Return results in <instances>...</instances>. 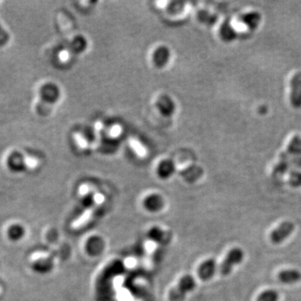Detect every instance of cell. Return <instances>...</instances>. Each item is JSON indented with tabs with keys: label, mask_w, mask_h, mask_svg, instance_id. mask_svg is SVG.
<instances>
[{
	"label": "cell",
	"mask_w": 301,
	"mask_h": 301,
	"mask_svg": "<svg viewBox=\"0 0 301 301\" xmlns=\"http://www.w3.org/2000/svg\"><path fill=\"white\" fill-rule=\"evenodd\" d=\"M35 158L27 157L20 152H13L8 156V168L14 172H22L37 165Z\"/></svg>",
	"instance_id": "obj_1"
},
{
	"label": "cell",
	"mask_w": 301,
	"mask_h": 301,
	"mask_svg": "<svg viewBox=\"0 0 301 301\" xmlns=\"http://www.w3.org/2000/svg\"><path fill=\"white\" fill-rule=\"evenodd\" d=\"M196 285L195 280L190 275H186L180 279L175 287L172 288L169 292V301H182L186 295L194 290Z\"/></svg>",
	"instance_id": "obj_2"
},
{
	"label": "cell",
	"mask_w": 301,
	"mask_h": 301,
	"mask_svg": "<svg viewBox=\"0 0 301 301\" xmlns=\"http://www.w3.org/2000/svg\"><path fill=\"white\" fill-rule=\"evenodd\" d=\"M243 257H244L243 251L239 248H235L230 250L219 267V271L221 274L223 275L230 274L234 267L243 261Z\"/></svg>",
	"instance_id": "obj_3"
},
{
	"label": "cell",
	"mask_w": 301,
	"mask_h": 301,
	"mask_svg": "<svg viewBox=\"0 0 301 301\" xmlns=\"http://www.w3.org/2000/svg\"><path fill=\"white\" fill-rule=\"evenodd\" d=\"M295 230V224L292 222L282 223L278 228L271 233L270 239L274 244L281 243L290 236Z\"/></svg>",
	"instance_id": "obj_4"
},
{
	"label": "cell",
	"mask_w": 301,
	"mask_h": 301,
	"mask_svg": "<svg viewBox=\"0 0 301 301\" xmlns=\"http://www.w3.org/2000/svg\"><path fill=\"white\" fill-rule=\"evenodd\" d=\"M290 102L294 107H301V71L294 75L290 81Z\"/></svg>",
	"instance_id": "obj_5"
},
{
	"label": "cell",
	"mask_w": 301,
	"mask_h": 301,
	"mask_svg": "<svg viewBox=\"0 0 301 301\" xmlns=\"http://www.w3.org/2000/svg\"><path fill=\"white\" fill-rule=\"evenodd\" d=\"M217 264L214 260H207L202 263L198 269V273L200 279L202 280L210 279L215 273Z\"/></svg>",
	"instance_id": "obj_6"
},
{
	"label": "cell",
	"mask_w": 301,
	"mask_h": 301,
	"mask_svg": "<svg viewBox=\"0 0 301 301\" xmlns=\"http://www.w3.org/2000/svg\"><path fill=\"white\" fill-rule=\"evenodd\" d=\"M279 280L288 285H292L301 279V273L297 269H286L283 270L278 275Z\"/></svg>",
	"instance_id": "obj_7"
},
{
	"label": "cell",
	"mask_w": 301,
	"mask_h": 301,
	"mask_svg": "<svg viewBox=\"0 0 301 301\" xmlns=\"http://www.w3.org/2000/svg\"><path fill=\"white\" fill-rule=\"evenodd\" d=\"M53 263L48 258L39 256L32 261V268L33 270L40 273H45L50 272L52 268Z\"/></svg>",
	"instance_id": "obj_8"
},
{
	"label": "cell",
	"mask_w": 301,
	"mask_h": 301,
	"mask_svg": "<svg viewBox=\"0 0 301 301\" xmlns=\"http://www.w3.org/2000/svg\"><path fill=\"white\" fill-rule=\"evenodd\" d=\"M261 20V15L258 12H249L240 17V21L247 28L254 30L257 28Z\"/></svg>",
	"instance_id": "obj_9"
},
{
	"label": "cell",
	"mask_w": 301,
	"mask_h": 301,
	"mask_svg": "<svg viewBox=\"0 0 301 301\" xmlns=\"http://www.w3.org/2000/svg\"><path fill=\"white\" fill-rule=\"evenodd\" d=\"M25 227L20 224H14L9 227L8 230V238L11 240L17 242L20 241L25 237Z\"/></svg>",
	"instance_id": "obj_10"
},
{
	"label": "cell",
	"mask_w": 301,
	"mask_h": 301,
	"mask_svg": "<svg viewBox=\"0 0 301 301\" xmlns=\"http://www.w3.org/2000/svg\"><path fill=\"white\" fill-rule=\"evenodd\" d=\"M288 153L294 156H301V136L296 135L288 146Z\"/></svg>",
	"instance_id": "obj_11"
},
{
	"label": "cell",
	"mask_w": 301,
	"mask_h": 301,
	"mask_svg": "<svg viewBox=\"0 0 301 301\" xmlns=\"http://www.w3.org/2000/svg\"><path fill=\"white\" fill-rule=\"evenodd\" d=\"M129 145H130L132 149L135 152V154L137 155L140 158H144L147 156V149L142 146V144L135 138H131L129 140Z\"/></svg>",
	"instance_id": "obj_12"
},
{
	"label": "cell",
	"mask_w": 301,
	"mask_h": 301,
	"mask_svg": "<svg viewBox=\"0 0 301 301\" xmlns=\"http://www.w3.org/2000/svg\"><path fill=\"white\" fill-rule=\"evenodd\" d=\"M162 200L158 197H152L145 201L146 208L149 211H158L162 208Z\"/></svg>",
	"instance_id": "obj_13"
},
{
	"label": "cell",
	"mask_w": 301,
	"mask_h": 301,
	"mask_svg": "<svg viewBox=\"0 0 301 301\" xmlns=\"http://www.w3.org/2000/svg\"><path fill=\"white\" fill-rule=\"evenodd\" d=\"M279 294L275 290H268L264 291L258 297L257 301H278Z\"/></svg>",
	"instance_id": "obj_14"
},
{
	"label": "cell",
	"mask_w": 301,
	"mask_h": 301,
	"mask_svg": "<svg viewBox=\"0 0 301 301\" xmlns=\"http://www.w3.org/2000/svg\"><path fill=\"white\" fill-rule=\"evenodd\" d=\"M288 169H289V163H286L285 161L281 160V162L279 164H277L273 168V175L282 177L287 171Z\"/></svg>",
	"instance_id": "obj_15"
},
{
	"label": "cell",
	"mask_w": 301,
	"mask_h": 301,
	"mask_svg": "<svg viewBox=\"0 0 301 301\" xmlns=\"http://www.w3.org/2000/svg\"><path fill=\"white\" fill-rule=\"evenodd\" d=\"M289 182L293 187H301V171H291L289 178Z\"/></svg>",
	"instance_id": "obj_16"
},
{
	"label": "cell",
	"mask_w": 301,
	"mask_h": 301,
	"mask_svg": "<svg viewBox=\"0 0 301 301\" xmlns=\"http://www.w3.org/2000/svg\"><path fill=\"white\" fill-rule=\"evenodd\" d=\"M75 142L81 149H87L88 148V141H86V138L83 135H80V133H75L74 135Z\"/></svg>",
	"instance_id": "obj_17"
},
{
	"label": "cell",
	"mask_w": 301,
	"mask_h": 301,
	"mask_svg": "<svg viewBox=\"0 0 301 301\" xmlns=\"http://www.w3.org/2000/svg\"><path fill=\"white\" fill-rule=\"evenodd\" d=\"M9 40V35L8 32H6L5 30L0 25V46H3L8 43Z\"/></svg>",
	"instance_id": "obj_18"
},
{
	"label": "cell",
	"mask_w": 301,
	"mask_h": 301,
	"mask_svg": "<svg viewBox=\"0 0 301 301\" xmlns=\"http://www.w3.org/2000/svg\"><path fill=\"white\" fill-rule=\"evenodd\" d=\"M122 133V128L119 125H116L111 127V130H110V135L112 137H117L119 136Z\"/></svg>",
	"instance_id": "obj_19"
},
{
	"label": "cell",
	"mask_w": 301,
	"mask_h": 301,
	"mask_svg": "<svg viewBox=\"0 0 301 301\" xmlns=\"http://www.w3.org/2000/svg\"><path fill=\"white\" fill-rule=\"evenodd\" d=\"M59 58L61 60L62 62H67L68 61L69 58V54L67 50H62L60 54H59Z\"/></svg>",
	"instance_id": "obj_20"
}]
</instances>
